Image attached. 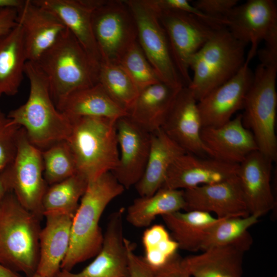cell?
I'll use <instances>...</instances> for the list:
<instances>
[{"instance_id": "obj_1", "label": "cell", "mask_w": 277, "mask_h": 277, "mask_svg": "<svg viewBox=\"0 0 277 277\" xmlns=\"http://www.w3.org/2000/svg\"><path fill=\"white\" fill-rule=\"evenodd\" d=\"M25 75L30 85L28 98L7 114L11 124L23 128L29 142L41 150L67 141L72 121L56 108L47 77L36 62H26Z\"/></svg>"}, {"instance_id": "obj_2", "label": "cell", "mask_w": 277, "mask_h": 277, "mask_svg": "<svg viewBox=\"0 0 277 277\" xmlns=\"http://www.w3.org/2000/svg\"><path fill=\"white\" fill-rule=\"evenodd\" d=\"M125 189L112 172L88 183L72 219L69 248L61 269L71 271L76 265L99 252L104 239L99 225L101 216L108 205Z\"/></svg>"}, {"instance_id": "obj_3", "label": "cell", "mask_w": 277, "mask_h": 277, "mask_svg": "<svg viewBox=\"0 0 277 277\" xmlns=\"http://www.w3.org/2000/svg\"><path fill=\"white\" fill-rule=\"evenodd\" d=\"M41 217L24 208L11 192L0 203V263L31 277L39 253Z\"/></svg>"}, {"instance_id": "obj_4", "label": "cell", "mask_w": 277, "mask_h": 277, "mask_svg": "<svg viewBox=\"0 0 277 277\" xmlns=\"http://www.w3.org/2000/svg\"><path fill=\"white\" fill-rule=\"evenodd\" d=\"M35 62L47 77L55 105L72 93L98 83L100 66L67 28Z\"/></svg>"}, {"instance_id": "obj_5", "label": "cell", "mask_w": 277, "mask_h": 277, "mask_svg": "<svg viewBox=\"0 0 277 277\" xmlns=\"http://www.w3.org/2000/svg\"><path fill=\"white\" fill-rule=\"evenodd\" d=\"M71 121L67 142L74 156L77 173L89 183L114 171L119 159L116 120L80 117Z\"/></svg>"}, {"instance_id": "obj_6", "label": "cell", "mask_w": 277, "mask_h": 277, "mask_svg": "<svg viewBox=\"0 0 277 277\" xmlns=\"http://www.w3.org/2000/svg\"><path fill=\"white\" fill-rule=\"evenodd\" d=\"M260 60L241 114L244 126L251 129L259 151L273 162L277 159V61Z\"/></svg>"}, {"instance_id": "obj_7", "label": "cell", "mask_w": 277, "mask_h": 277, "mask_svg": "<svg viewBox=\"0 0 277 277\" xmlns=\"http://www.w3.org/2000/svg\"><path fill=\"white\" fill-rule=\"evenodd\" d=\"M245 46L224 27L191 57L193 75L188 87L197 102L239 71L246 61Z\"/></svg>"}, {"instance_id": "obj_8", "label": "cell", "mask_w": 277, "mask_h": 277, "mask_svg": "<svg viewBox=\"0 0 277 277\" xmlns=\"http://www.w3.org/2000/svg\"><path fill=\"white\" fill-rule=\"evenodd\" d=\"M43 172L42 150L29 142L21 127L14 159L0 175L7 192L12 193L24 208L41 218L42 199L47 189Z\"/></svg>"}, {"instance_id": "obj_9", "label": "cell", "mask_w": 277, "mask_h": 277, "mask_svg": "<svg viewBox=\"0 0 277 277\" xmlns=\"http://www.w3.org/2000/svg\"><path fill=\"white\" fill-rule=\"evenodd\" d=\"M155 10L167 34L177 70L184 85L188 87L191 81L190 58L218 30L224 27L183 11Z\"/></svg>"}, {"instance_id": "obj_10", "label": "cell", "mask_w": 277, "mask_h": 277, "mask_svg": "<svg viewBox=\"0 0 277 277\" xmlns=\"http://www.w3.org/2000/svg\"><path fill=\"white\" fill-rule=\"evenodd\" d=\"M92 24L102 62L118 63L137 41L135 21L125 0H100L92 13Z\"/></svg>"}, {"instance_id": "obj_11", "label": "cell", "mask_w": 277, "mask_h": 277, "mask_svg": "<svg viewBox=\"0 0 277 277\" xmlns=\"http://www.w3.org/2000/svg\"><path fill=\"white\" fill-rule=\"evenodd\" d=\"M226 28L244 45L250 44L249 62L264 41L268 51L277 54V6L273 0H248L237 5L226 18Z\"/></svg>"}, {"instance_id": "obj_12", "label": "cell", "mask_w": 277, "mask_h": 277, "mask_svg": "<svg viewBox=\"0 0 277 277\" xmlns=\"http://www.w3.org/2000/svg\"><path fill=\"white\" fill-rule=\"evenodd\" d=\"M125 1L135 21L137 42L162 81L185 86L174 64L166 32L150 0Z\"/></svg>"}, {"instance_id": "obj_13", "label": "cell", "mask_w": 277, "mask_h": 277, "mask_svg": "<svg viewBox=\"0 0 277 277\" xmlns=\"http://www.w3.org/2000/svg\"><path fill=\"white\" fill-rule=\"evenodd\" d=\"M123 208L109 216L102 247L93 261L77 273L61 269L54 277H129V260L124 236Z\"/></svg>"}, {"instance_id": "obj_14", "label": "cell", "mask_w": 277, "mask_h": 277, "mask_svg": "<svg viewBox=\"0 0 277 277\" xmlns=\"http://www.w3.org/2000/svg\"><path fill=\"white\" fill-rule=\"evenodd\" d=\"M119 149L116 168L112 172L118 182L129 189L142 177L147 163L151 133L131 120L128 115L116 121Z\"/></svg>"}, {"instance_id": "obj_15", "label": "cell", "mask_w": 277, "mask_h": 277, "mask_svg": "<svg viewBox=\"0 0 277 277\" xmlns=\"http://www.w3.org/2000/svg\"><path fill=\"white\" fill-rule=\"evenodd\" d=\"M249 64L246 60L233 77L197 102L202 127L222 125L243 109L253 78Z\"/></svg>"}, {"instance_id": "obj_16", "label": "cell", "mask_w": 277, "mask_h": 277, "mask_svg": "<svg viewBox=\"0 0 277 277\" xmlns=\"http://www.w3.org/2000/svg\"><path fill=\"white\" fill-rule=\"evenodd\" d=\"M239 165L186 152L169 168L161 188L186 190L222 182L237 175Z\"/></svg>"}, {"instance_id": "obj_17", "label": "cell", "mask_w": 277, "mask_h": 277, "mask_svg": "<svg viewBox=\"0 0 277 277\" xmlns=\"http://www.w3.org/2000/svg\"><path fill=\"white\" fill-rule=\"evenodd\" d=\"M183 190L185 211L212 212L219 219L250 215L237 175L222 182Z\"/></svg>"}, {"instance_id": "obj_18", "label": "cell", "mask_w": 277, "mask_h": 277, "mask_svg": "<svg viewBox=\"0 0 277 277\" xmlns=\"http://www.w3.org/2000/svg\"><path fill=\"white\" fill-rule=\"evenodd\" d=\"M201 138L207 156L229 164L239 165L259 150L252 132L243 123L241 114L222 125L202 127Z\"/></svg>"}, {"instance_id": "obj_19", "label": "cell", "mask_w": 277, "mask_h": 277, "mask_svg": "<svg viewBox=\"0 0 277 277\" xmlns=\"http://www.w3.org/2000/svg\"><path fill=\"white\" fill-rule=\"evenodd\" d=\"M202 128L197 101L188 87L180 90L161 128L187 152L207 156L201 138Z\"/></svg>"}, {"instance_id": "obj_20", "label": "cell", "mask_w": 277, "mask_h": 277, "mask_svg": "<svg viewBox=\"0 0 277 277\" xmlns=\"http://www.w3.org/2000/svg\"><path fill=\"white\" fill-rule=\"evenodd\" d=\"M17 9V22L22 27L28 61L36 62L66 29L51 11L33 0L23 1Z\"/></svg>"}, {"instance_id": "obj_21", "label": "cell", "mask_w": 277, "mask_h": 277, "mask_svg": "<svg viewBox=\"0 0 277 277\" xmlns=\"http://www.w3.org/2000/svg\"><path fill=\"white\" fill-rule=\"evenodd\" d=\"M272 162L256 150L239 164L237 176L250 214L261 217L275 207L271 185Z\"/></svg>"}, {"instance_id": "obj_22", "label": "cell", "mask_w": 277, "mask_h": 277, "mask_svg": "<svg viewBox=\"0 0 277 277\" xmlns=\"http://www.w3.org/2000/svg\"><path fill=\"white\" fill-rule=\"evenodd\" d=\"M55 14L72 34L92 61L102 58L93 31L92 13L99 0H33Z\"/></svg>"}, {"instance_id": "obj_23", "label": "cell", "mask_w": 277, "mask_h": 277, "mask_svg": "<svg viewBox=\"0 0 277 277\" xmlns=\"http://www.w3.org/2000/svg\"><path fill=\"white\" fill-rule=\"evenodd\" d=\"M39 233V253L36 272L44 277H54L68 251L73 215L49 214Z\"/></svg>"}, {"instance_id": "obj_24", "label": "cell", "mask_w": 277, "mask_h": 277, "mask_svg": "<svg viewBox=\"0 0 277 277\" xmlns=\"http://www.w3.org/2000/svg\"><path fill=\"white\" fill-rule=\"evenodd\" d=\"M182 87L161 82L142 89L128 116L150 133L161 129Z\"/></svg>"}, {"instance_id": "obj_25", "label": "cell", "mask_w": 277, "mask_h": 277, "mask_svg": "<svg viewBox=\"0 0 277 277\" xmlns=\"http://www.w3.org/2000/svg\"><path fill=\"white\" fill-rule=\"evenodd\" d=\"M70 119L80 117H99L117 120L128 115L99 83L69 94L55 105Z\"/></svg>"}, {"instance_id": "obj_26", "label": "cell", "mask_w": 277, "mask_h": 277, "mask_svg": "<svg viewBox=\"0 0 277 277\" xmlns=\"http://www.w3.org/2000/svg\"><path fill=\"white\" fill-rule=\"evenodd\" d=\"M187 152L161 128L151 133L149 156L144 172L135 185L140 196H149L162 186L173 162Z\"/></svg>"}, {"instance_id": "obj_27", "label": "cell", "mask_w": 277, "mask_h": 277, "mask_svg": "<svg viewBox=\"0 0 277 277\" xmlns=\"http://www.w3.org/2000/svg\"><path fill=\"white\" fill-rule=\"evenodd\" d=\"M245 252L232 245L210 248L183 258L193 277H243Z\"/></svg>"}, {"instance_id": "obj_28", "label": "cell", "mask_w": 277, "mask_h": 277, "mask_svg": "<svg viewBox=\"0 0 277 277\" xmlns=\"http://www.w3.org/2000/svg\"><path fill=\"white\" fill-rule=\"evenodd\" d=\"M27 61L23 30L17 23L10 32L0 36V97L18 92Z\"/></svg>"}, {"instance_id": "obj_29", "label": "cell", "mask_w": 277, "mask_h": 277, "mask_svg": "<svg viewBox=\"0 0 277 277\" xmlns=\"http://www.w3.org/2000/svg\"><path fill=\"white\" fill-rule=\"evenodd\" d=\"M161 216L179 248L191 252L201 250L208 230L219 220L199 210L179 211Z\"/></svg>"}, {"instance_id": "obj_30", "label": "cell", "mask_w": 277, "mask_h": 277, "mask_svg": "<svg viewBox=\"0 0 277 277\" xmlns=\"http://www.w3.org/2000/svg\"><path fill=\"white\" fill-rule=\"evenodd\" d=\"M184 190L161 188L149 196L135 199L127 210V221L136 227L149 226L158 215L184 210Z\"/></svg>"}, {"instance_id": "obj_31", "label": "cell", "mask_w": 277, "mask_h": 277, "mask_svg": "<svg viewBox=\"0 0 277 277\" xmlns=\"http://www.w3.org/2000/svg\"><path fill=\"white\" fill-rule=\"evenodd\" d=\"M260 216L250 214L245 217L219 219L208 230L201 250L211 247L232 245L245 252L252 244L248 229L259 221Z\"/></svg>"}, {"instance_id": "obj_32", "label": "cell", "mask_w": 277, "mask_h": 277, "mask_svg": "<svg viewBox=\"0 0 277 277\" xmlns=\"http://www.w3.org/2000/svg\"><path fill=\"white\" fill-rule=\"evenodd\" d=\"M88 184L84 176L76 173L51 185L47 188L42 199L43 215L66 214L74 216Z\"/></svg>"}, {"instance_id": "obj_33", "label": "cell", "mask_w": 277, "mask_h": 277, "mask_svg": "<svg viewBox=\"0 0 277 277\" xmlns=\"http://www.w3.org/2000/svg\"><path fill=\"white\" fill-rule=\"evenodd\" d=\"M98 83L127 112L140 91L128 74L117 63L101 62Z\"/></svg>"}, {"instance_id": "obj_34", "label": "cell", "mask_w": 277, "mask_h": 277, "mask_svg": "<svg viewBox=\"0 0 277 277\" xmlns=\"http://www.w3.org/2000/svg\"><path fill=\"white\" fill-rule=\"evenodd\" d=\"M44 177L50 185L77 173L74 155L67 141L57 142L42 150Z\"/></svg>"}, {"instance_id": "obj_35", "label": "cell", "mask_w": 277, "mask_h": 277, "mask_svg": "<svg viewBox=\"0 0 277 277\" xmlns=\"http://www.w3.org/2000/svg\"><path fill=\"white\" fill-rule=\"evenodd\" d=\"M142 244L144 259L153 270L163 266L179 248L177 243L161 224L154 225L144 232Z\"/></svg>"}, {"instance_id": "obj_36", "label": "cell", "mask_w": 277, "mask_h": 277, "mask_svg": "<svg viewBox=\"0 0 277 277\" xmlns=\"http://www.w3.org/2000/svg\"><path fill=\"white\" fill-rule=\"evenodd\" d=\"M118 64L128 74L139 91L163 82L151 66L137 41L123 55Z\"/></svg>"}, {"instance_id": "obj_37", "label": "cell", "mask_w": 277, "mask_h": 277, "mask_svg": "<svg viewBox=\"0 0 277 277\" xmlns=\"http://www.w3.org/2000/svg\"><path fill=\"white\" fill-rule=\"evenodd\" d=\"M0 109V173L13 162L15 156L20 128Z\"/></svg>"}, {"instance_id": "obj_38", "label": "cell", "mask_w": 277, "mask_h": 277, "mask_svg": "<svg viewBox=\"0 0 277 277\" xmlns=\"http://www.w3.org/2000/svg\"><path fill=\"white\" fill-rule=\"evenodd\" d=\"M238 0H196L191 3L203 14L222 22L226 26V18L238 4Z\"/></svg>"}, {"instance_id": "obj_39", "label": "cell", "mask_w": 277, "mask_h": 277, "mask_svg": "<svg viewBox=\"0 0 277 277\" xmlns=\"http://www.w3.org/2000/svg\"><path fill=\"white\" fill-rule=\"evenodd\" d=\"M152 6L157 10H177L193 14L210 23L225 27L224 23L212 18L203 14L196 8L190 1L187 0H150Z\"/></svg>"}, {"instance_id": "obj_40", "label": "cell", "mask_w": 277, "mask_h": 277, "mask_svg": "<svg viewBox=\"0 0 277 277\" xmlns=\"http://www.w3.org/2000/svg\"><path fill=\"white\" fill-rule=\"evenodd\" d=\"M129 260V277H153V269L147 264L144 258L134 253L135 244L126 238Z\"/></svg>"}, {"instance_id": "obj_41", "label": "cell", "mask_w": 277, "mask_h": 277, "mask_svg": "<svg viewBox=\"0 0 277 277\" xmlns=\"http://www.w3.org/2000/svg\"><path fill=\"white\" fill-rule=\"evenodd\" d=\"M153 277H191L183 258L177 253L163 266L153 270Z\"/></svg>"}, {"instance_id": "obj_42", "label": "cell", "mask_w": 277, "mask_h": 277, "mask_svg": "<svg viewBox=\"0 0 277 277\" xmlns=\"http://www.w3.org/2000/svg\"><path fill=\"white\" fill-rule=\"evenodd\" d=\"M17 24V9L0 7V36L10 32Z\"/></svg>"}, {"instance_id": "obj_43", "label": "cell", "mask_w": 277, "mask_h": 277, "mask_svg": "<svg viewBox=\"0 0 277 277\" xmlns=\"http://www.w3.org/2000/svg\"><path fill=\"white\" fill-rule=\"evenodd\" d=\"M0 277H23L18 272L12 271L0 263Z\"/></svg>"}, {"instance_id": "obj_44", "label": "cell", "mask_w": 277, "mask_h": 277, "mask_svg": "<svg viewBox=\"0 0 277 277\" xmlns=\"http://www.w3.org/2000/svg\"><path fill=\"white\" fill-rule=\"evenodd\" d=\"M23 2L22 0H0V7L17 8Z\"/></svg>"}, {"instance_id": "obj_45", "label": "cell", "mask_w": 277, "mask_h": 277, "mask_svg": "<svg viewBox=\"0 0 277 277\" xmlns=\"http://www.w3.org/2000/svg\"><path fill=\"white\" fill-rule=\"evenodd\" d=\"M7 193V191L0 175V203Z\"/></svg>"}, {"instance_id": "obj_46", "label": "cell", "mask_w": 277, "mask_h": 277, "mask_svg": "<svg viewBox=\"0 0 277 277\" xmlns=\"http://www.w3.org/2000/svg\"><path fill=\"white\" fill-rule=\"evenodd\" d=\"M31 277H44L43 276L41 275L40 274H38L37 273L35 272L32 276Z\"/></svg>"}]
</instances>
